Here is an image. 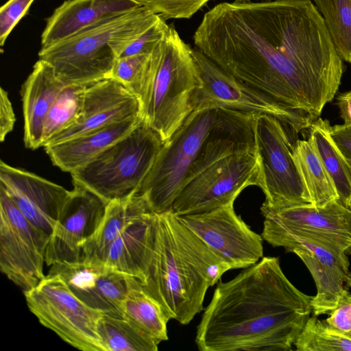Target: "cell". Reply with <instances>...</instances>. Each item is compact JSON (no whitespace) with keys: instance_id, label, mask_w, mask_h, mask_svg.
<instances>
[{"instance_id":"29","label":"cell","mask_w":351,"mask_h":351,"mask_svg":"<svg viewBox=\"0 0 351 351\" xmlns=\"http://www.w3.org/2000/svg\"><path fill=\"white\" fill-rule=\"evenodd\" d=\"M99 333L104 351H156L159 343L123 315L104 313Z\"/></svg>"},{"instance_id":"40","label":"cell","mask_w":351,"mask_h":351,"mask_svg":"<svg viewBox=\"0 0 351 351\" xmlns=\"http://www.w3.org/2000/svg\"><path fill=\"white\" fill-rule=\"evenodd\" d=\"M337 105L344 124H351V90L337 96Z\"/></svg>"},{"instance_id":"31","label":"cell","mask_w":351,"mask_h":351,"mask_svg":"<svg viewBox=\"0 0 351 351\" xmlns=\"http://www.w3.org/2000/svg\"><path fill=\"white\" fill-rule=\"evenodd\" d=\"M88 85H65L51 106L44 125L43 143L71 126L77 119Z\"/></svg>"},{"instance_id":"5","label":"cell","mask_w":351,"mask_h":351,"mask_svg":"<svg viewBox=\"0 0 351 351\" xmlns=\"http://www.w3.org/2000/svg\"><path fill=\"white\" fill-rule=\"evenodd\" d=\"M160 16L139 6L41 47L38 58L52 66L64 85H88L108 77L125 49Z\"/></svg>"},{"instance_id":"41","label":"cell","mask_w":351,"mask_h":351,"mask_svg":"<svg viewBox=\"0 0 351 351\" xmlns=\"http://www.w3.org/2000/svg\"><path fill=\"white\" fill-rule=\"evenodd\" d=\"M237 1H248L249 0H236ZM263 1H276V0H263Z\"/></svg>"},{"instance_id":"20","label":"cell","mask_w":351,"mask_h":351,"mask_svg":"<svg viewBox=\"0 0 351 351\" xmlns=\"http://www.w3.org/2000/svg\"><path fill=\"white\" fill-rule=\"evenodd\" d=\"M255 116L218 108L215 119L188 173L184 186L212 165L226 157L256 152Z\"/></svg>"},{"instance_id":"7","label":"cell","mask_w":351,"mask_h":351,"mask_svg":"<svg viewBox=\"0 0 351 351\" xmlns=\"http://www.w3.org/2000/svg\"><path fill=\"white\" fill-rule=\"evenodd\" d=\"M296 134L274 117L255 116V145L260 169L258 187L265 196L261 210L313 206L293 156L298 140H293Z\"/></svg>"},{"instance_id":"25","label":"cell","mask_w":351,"mask_h":351,"mask_svg":"<svg viewBox=\"0 0 351 351\" xmlns=\"http://www.w3.org/2000/svg\"><path fill=\"white\" fill-rule=\"evenodd\" d=\"M147 213L152 212L138 193L108 202L96 231L82 246L81 257L103 261L111 243L131 222Z\"/></svg>"},{"instance_id":"38","label":"cell","mask_w":351,"mask_h":351,"mask_svg":"<svg viewBox=\"0 0 351 351\" xmlns=\"http://www.w3.org/2000/svg\"><path fill=\"white\" fill-rule=\"evenodd\" d=\"M325 321L341 333L351 337V302L345 303L330 311Z\"/></svg>"},{"instance_id":"4","label":"cell","mask_w":351,"mask_h":351,"mask_svg":"<svg viewBox=\"0 0 351 351\" xmlns=\"http://www.w3.org/2000/svg\"><path fill=\"white\" fill-rule=\"evenodd\" d=\"M191 49L169 25L132 90L139 100L143 123L164 141L193 111L192 97L202 84Z\"/></svg>"},{"instance_id":"16","label":"cell","mask_w":351,"mask_h":351,"mask_svg":"<svg viewBox=\"0 0 351 351\" xmlns=\"http://www.w3.org/2000/svg\"><path fill=\"white\" fill-rule=\"evenodd\" d=\"M51 233L45 254L49 267L81 258L83 244L99 226L108 204L90 191L73 185Z\"/></svg>"},{"instance_id":"15","label":"cell","mask_w":351,"mask_h":351,"mask_svg":"<svg viewBox=\"0 0 351 351\" xmlns=\"http://www.w3.org/2000/svg\"><path fill=\"white\" fill-rule=\"evenodd\" d=\"M49 268L48 274L60 275L73 293L90 307L104 313L123 315L121 304L132 276L101 260L84 257L55 262Z\"/></svg>"},{"instance_id":"22","label":"cell","mask_w":351,"mask_h":351,"mask_svg":"<svg viewBox=\"0 0 351 351\" xmlns=\"http://www.w3.org/2000/svg\"><path fill=\"white\" fill-rule=\"evenodd\" d=\"M65 85L52 66L38 59L21 86L24 144L31 149L43 147L44 125L55 99Z\"/></svg>"},{"instance_id":"17","label":"cell","mask_w":351,"mask_h":351,"mask_svg":"<svg viewBox=\"0 0 351 351\" xmlns=\"http://www.w3.org/2000/svg\"><path fill=\"white\" fill-rule=\"evenodd\" d=\"M0 186L27 219L49 237L71 193L58 184L3 160Z\"/></svg>"},{"instance_id":"28","label":"cell","mask_w":351,"mask_h":351,"mask_svg":"<svg viewBox=\"0 0 351 351\" xmlns=\"http://www.w3.org/2000/svg\"><path fill=\"white\" fill-rule=\"evenodd\" d=\"M293 156L313 206L319 208L339 202L335 184L311 142L308 139L298 140Z\"/></svg>"},{"instance_id":"36","label":"cell","mask_w":351,"mask_h":351,"mask_svg":"<svg viewBox=\"0 0 351 351\" xmlns=\"http://www.w3.org/2000/svg\"><path fill=\"white\" fill-rule=\"evenodd\" d=\"M165 21L160 16L152 26L125 49L120 58L151 53L169 27Z\"/></svg>"},{"instance_id":"35","label":"cell","mask_w":351,"mask_h":351,"mask_svg":"<svg viewBox=\"0 0 351 351\" xmlns=\"http://www.w3.org/2000/svg\"><path fill=\"white\" fill-rule=\"evenodd\" d=\"M35 0H8L0 9V45L3 47L13 29Z\"/></svg>"},{"instance_id":"19","label":"cell","mask_w":351,"mask_h":351,"mask_svg":"<svg viewBox=\"0 0 351 351\" xmlns=\"http://www.w3.org/2000/svg\"><path fill=\"white\" fill-rule=\"evenodd\" d=\"M288 252L295 254L303 261L315 281L317 293L311 300L313 315L329 314L351 302L348 255L310 240L298 242Z\"/></svg>"},{"instance_id":"26","label":"cell","mask_w":351,"mask_h":351,"mask_svg":"<svg viewBox=\"0 0 351 351\" xmlns=\"http://www.w3.org/2000/svg\"><path fill=\"white\" fill-rule=\"evenodd\" d=\"M330 127L328 120L317 118L308 128V139L316 149L335 184L339 202L351 208V162L332 139Z\"/></svg>"},{"instance_id":"8","label":"cell","mask_w":351,"mask_h":351,"mask_svg":"<svg viewBox=\"0 0 351 351\" xmlns=\"http://www.w3.org/2000/svg\"><path fill=\"white\" fill-rule=\"evenodd\" d=\"M218 108L193 110L171 136L165 141L138 194L151 210L171 209L188 173L215 119Z\"/></svg>"},{"instance_id":"23","label":"cell","mask_w":351,"mask_h":351,"mask_svg":"<svg viewBox=\"0 0 351 351\" xmlns=\"http://www.w3.org/2000/svg\"><path fill=\"white\" fill-rule=\"evenodd\" d=\"M154 221V213H145L134 219L111 243L103 261L143 283L151 258Z\"/></svg>"},{"instance_id":"12","label":"cell","mask_w":351,"mask_h":351,"mask_svg":"<svg viewBox=\"0 0 351 351\" xmlns=\"http://www.w3.org/2000/svg\"><path fill=\"white\" fill-rule=\"evenodd\" d=\"M49 237L27 219L0 186V269L23 292L45 276Z\"/></svg>"},{"instance_id":"21","label":"cell","mask_w":351,"mask_h":351,"mask_svg":"<svg viewBox=\"0 0 351 351\" xmlns=\"http://www.w3.org/2000/svg\"><path fill=\"white\" fill-rule=\"evenodd\" d=\"M141 6L137 0H66L46 19L41 47L64 40L104 21Z\"/></svg>"},{"instance_id":"11","label":"cell","mask_w":351,"mask_h":351,"mask_svg":"<svg viewBox=\"0 0 351 351\" xmlns=\"http://www.w3.org/2000/svg\"><path fill=\"white\" fill-rule=\"evenodd\" d=\"M191 52L202 81L192 97L193 110L221 108L254 115L267 114L298 134L308 129L311 123L296 112L227 73L195 47Z\"/></svg>"},{"instance_id":"18","label":"cell","mask_w":351,"mask_h":351,"mask_svg":"<svg viewBox=\"0 0 351 351\" xmlns=\"http://www.w3.org/2000/svg\"><path fill=\"white\" fill-rule=\"evenodd\" d=\"M138 117H141L137 97L117 80L104 78L86 86L82 109L75 121L51 137L44 147Z\"/></svg>"},{"instance_id":"27","label":"cell","mask_w":351,"mask_h":351,"mask_svg":"<svg viewBox=\"0 0 351 351\" xmlns=\"http://www.w3.org/2000/svg\"><path fill=\"white\" fill-rule=\"evenodd\" d=\"M126 317L159 343L168 340L167 323L170 320L161 304L132 277L130 287L121 304Z\"/></svg>"},{"instance_id":"30","label":"cell","mask_w":351,"mask_h":351,"mask_svg":"<svg viewBox=\"0 0 351 351\" xmlns=\"http://www.w3.org/2000/svg\"><path fill=\"white\" fill-rule=\"evenodd\" d=\"M322 15L335 47L351 64V0H313Z\"/></svg>"},{"instance_id":"2","label":"cell","mask_w":351,"mask_h":351,"mask_svg":"<svg viewBox=\"0 0 351 351\" xmlns=\"http://www.w3.org/2000/svg\"><path fill=\"white\" fill-rule=\"evenodd\" d=\"M313 296L287 278L278 258L263 257L217 282L197 327L201 351H289L312 313Z\"/></svg>"},{"instance_id":"3","label":"cell","mask_w":351,"mask_h":351,"mask_svg":"<svg viewBox=\"0 0 351 351\" xmlns=\"http://www.w3.org/2000/svg\"><path fill=\"white\" fill-rule=\"evenodd\" d=\"M230 269L171 210L155 213L151 258L141 284L169 319L189 324L203 310L208 289Z\"/></svg>"},{"instance_id":"1","label":"cell","mask_w":351,"mask_h":351,"mask_svg":"<svg viewBox=\"0 0 351 351\" xmlns=\"http://www.w3.org/2000/svg\"><path fill=\"white\" fill-rule=\"evenodd\" d=\"M193 42L223 70L311 123L341 84L342 59L311 0L219 3Z\"/></svg>"},{"instance_id":"33","label":"cell","mask_w":351,"mask_h":351,"mask_svg":"<svg viewBox=\"0 0 351 351\" xmlns=\"http://www.w3.org/2000/svg\"><path fill=\"white\" fill-rule=\"evenodd\" d=\"M165 21L190 19L210 0H137Z\"/></svg>"},{"instance_id":"32","label":"cell","mask_w":351,"mask_h":351,"mask_svg":"<svg viewBox=\"0 0 351 351\" xmlns=\"http://www.w3.org/2000/svg\"><path fill=\"white\" fill-rule=\"evenodd\" d=\"M294 346L298 351H351V337L313 315L307 319Z\"/></svg>"},{"instance_id":"10","label":"cell","mask_w":351,"mask_h":351,"mask_svg":"<svg viewBox=\"0 0 351 351\" xmlns=\"http://www.w3.org/2000/svg\"><path fill=\"white\" fill-rule=\"evenodd\" d=\"M261 211L264 217L261 235L274 247L287 252L297 243L311 240L351 254V208L337 201L319 208L297 206Z\"/></svg>"},{"instance_id":"34","label":"cell","mask_w":351,"mask_h":351,"mask_svg":"<svg viewBox=\"0 0 351 351\" xmlns=\"http://www.w3.org/2000/svg\"><path fill=\"white\" fill-rule=\"evenodd\" d=\"M150 53L119 58L108 77L117 80L132 91L141 78Z\"/></svg>"},{"instance_id":"24","label":"cell","mask_w":351,"mask_h":351,"mask_svg":"<svg viewBox=\"0 0 351 351\" xmlns=\"http://www.w3.org/2000/svg\"><path fill=\"white\" fill-rule=\"evenodd\" d=\"M142 121L141 117L131 118L44 148L53 165L71 173L128 134Z\"/></svg>"},{"instance_id":"6","label":"cell","mask_w":351,"mask_h":351,"mask_svg":"<svg viewBox=\"0 0 351 351\" xmlns=\"http://www.w3.org/2000/svg\"><path fill=\"white\" fill-rule=\"evenodd\" d=\"M165 141L142 121L84 167L71 173L73 185L108 202L136 194Z\"/></svg>"},{"instance_id":"13","label":"cell","mask_w":351,"mask_h":351,"mask_svg":"<svg viewBox=\"0 0 351 351\" xmlns=\"http://www.w3.org/2000/svg\"><path fill=\"white\" fill-rule=\"evenodd\" d=\"M259 182L256 151L226 157L189 181L171 210L178 216L207 212L235 201L243 189Z\"/></svg>"},{"instance_id":"9","label":"cell","mask_w":351,"mask_h":351,"mask_svg":"<svg viewBox=\"0 0 351 351\" xmlns=\"http://www.w3.org/2000/svg\"><path fill=\"white\" fill-rule=\"evenodd\" d=\"M23 294L39 322L64 341L83 351H104L99 333L103 312L77 298L60 275L48 274Z\"/></svg>"},{"instance_id":"39","label":"cell","mask_w":351,"mask_h":351,"mask_svg":"<svg viewBox=\"0 0 351 351\" xmlns=\"http://www.w3.org/2000/svg\"><path fill=\"white\" fill-rule=\"evenodd\" d=\"M330 134L338 148L351 162V124L331 126Z\"/></svg>"},{"instance_id":"37","label":"cell","mask_w":351,"mask_h":351,"mask_svg":"<svg viewBox=\"0 0 351 351\" xmlns=\"http://www.w3.org/2000/svg\"><path fill=\"white\" fill-rule=\"evenodd\" d=\"M16 121L14 112L8 92L0 89V141H4L7 135L14 128Z\"/></svg>"},{"instance_id":"14","label":"cell","mask_w":351,"mask_h":351,"mask_svg":"<svg viewBox=\"0 0 351 351\" xmlns=\"http://www.w3.org/2000/svg\"><path fill=\"white\" fill-rule=\"evenodd\" d=\"M234 203L202 213L178 216L231 269H244L263 257V239L236 213Z\"/></svg>"}]
</instances>
